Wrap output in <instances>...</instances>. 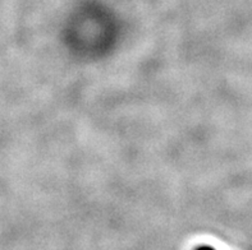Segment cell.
I'll return each instance as SVG.
<instances>
[{"instance_id":"obj_1","label":"cell","mask_w":252,"mask_h":250,"mask_svg":"<svg viewBox=\"0 0 252 250\" xmlns=\"http://www.w3.org/2000/svg\"><path fill=\"white\" fill-rule=\"evenodd\" d=\"M196 250H217L213 247H209V245H202V247H198Z\"/></svg>"}]
</instances>
